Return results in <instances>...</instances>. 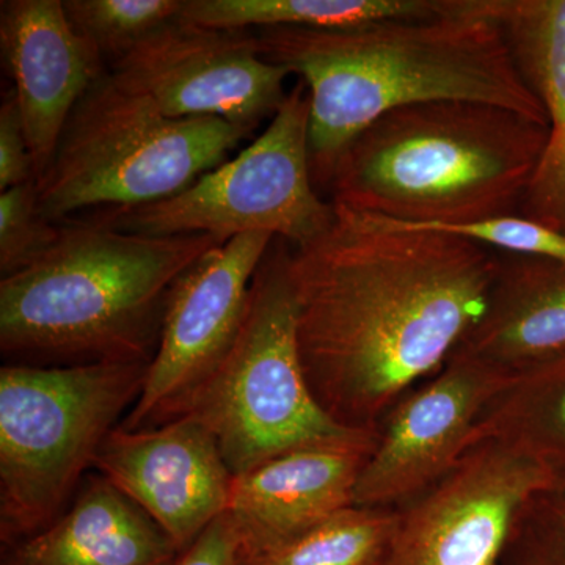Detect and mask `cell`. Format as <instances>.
I'll list each match as a JSON object with an SVG mask.
<instances>
[{
    "label": "cell",
    "mask_w": 565,
    "mask_h": 565,
    "mask_svg": "<svg viewBox=\"0 0 565 565\" xmlns=\"http://www.w3.org/2000/svg\"><path fill=\"white\" fill-rule=\"evenodd\" d=\"M310 95L302 81L288 93L269 126L236 158L188 189L145 206L99 212L93 225L141 236L210 234L222 243L250 233L280 237L294 248L313 243L332 225L310 169Z\"/></svg>",
    "instance_id": "8"
},
{
    "label": "cell",
    "mask_w": 565,
    "mask_h": 565,
    "mask_svg": "<svg viewBox=\"0 0 565 565\" xmlns=\"http://www.w3.org/2000/svg\"><path fill=\"white\" fill-rule=\"evenodd\" d=\"M222 241L152 237L93 223L62 226L54 245L0 280V351L10 364L151 362L182 275Z\"/></svg>",
    "instance_id": "3"
},
{
    "label": "cell",
    "mask_w": 565,
    "mask_h": 565,
    "mask_svg": "<svg viewBox=\"0 0 565 565\" xmlns=\"http://www.w3.org/2000/svg\"><path fill=\"white\" fill-rule=\"evenodd\" d=\"M377 433L345 444L311 446L234 478L228 514L239 550L266 548L353 505L356 479Z\"/></svg>",
    "instance_id": "15"
},
{
    "label": "cell",
    "mask_w": 565,
    "mask_h": 565,
    "mask_svg": "<svg viewBox=\"0 0 565 565\" xmlns=\"http://www.w3.org/2000/svg\"><path fill=\"white\" fill-rule=\"evenodd\" d=\"M332 204L327 232L291 247L300 360L330 418L377 433L484 313L501 253Z\"/></svg>",
    "instance_id": "1"
},
{
    "label": "cell",
    "mask_w": 565,
    "mask_h": 565,
    "mask_svg": "<svg viewBox=\"0 0 565 565\" xmlns=\"http://www.w3.org/2000/svg\"><path fill=\"white\" fill-rule=\"evenodd\" d=\"M107 70L166 117H215L256 129L288 98L291 74L264 61L252 31H218L180 18Z\"/></svg>",
    "instance_id": "10"
},
{
    "label": "cell",
    "mask_w": 565,
    "mask_h": 565,
    "mask_svg": "<svg viewBox=\"0 0 565 565\" xmlns=\"http://www.w3.org/2000/svg\"><path fill=\"white\" fill-rule=\"evenodd\" d=\"M264 61L297 74L310 95V169L327 189L334 166L386 111L435 102L493 104L546 126L500 25L441 0L430 18L355 28L252 31Z\"/></svg>",
    "instance_id": "2"
},
{
    "label": "cell",
    "mask_w": 565,
    "mask_h": 565,
    "mask_svg": "<svg viewBox=\"0 0 565 565\" xmlns=\"http://www.w3.org/2000/svg\"><path fill=\"white\" fill-rule=\"evenodd\" d=\"M71 28L109 66L180 18L184 0H63Z\"/></svg>",
    "instance_id": "22"
},
{
    "label": "cell",
    "mask_w": 565,
    "mask_h": 565,
    "mask_svg": "<svg viewBox=\"0 0 565 565\" xmlns=\"http://www.w3.org/2000/svg\"><path fill=\"white\" fill-rule=\"evenodd\" d=\"M178 555L162 527L96 473L54 523L3 548L2 565H170Z\"/></svg>",
    "instance_id": "18"
},
{
    "label": "cell",
    "mask_w": 565,
    "mask_h": 565,
    "mask_svg": "<svg viewBox=\"0 0 565 565\" xmlns=\"http://www.w3.org/2000/svg\"><path fill=\"white\" fill-rule=\"evenodd\" d=\"M239 539L228 514H223L170 565H237Z\"/></svg>",
    "instance_id": "26"
},
{
    "label": "cell",
    "mask_w": 565,
    "mask_h": 565,
    "mask_svg": "<svg viewBox=\"0 0 565 565\" xmlns=\"http://www.w3.org/2000/svg\"><path fill=\"white\" fill-rule=\"evenodd\" d=\"M397 520V509L351 505L278 544L239 550L237 565H382Z\"/></svg>",
    "instance_id": "21"
},
{
    "label": "cell",
    "mask_w": 565,
    "mask_h": 565,
    "mask_svg": "<svg viewBox=\"0 0 565 565\" xmlns=\"http://www.w3.org/2000/svg\"><path fill=\"white\" fill-rule=\"evenodd\" d=\"M452 355L511 377L564 356L565 263L501 253L484 313Z\"/></svg>",
    "instance_id": "17"
},
{
    "label": "cell",
    "mask_w": 565,
    "mask_h": 565,
    "mask_svg": "<svg viewBox=\"0 0 565 565\" xmlns=\"http://www.w3.org/2000/svg\"><path fill=\"white\" fill-rule=\"evenodd\" d=\"M93 468L147 512L180 553L232 500L234 476L217 440L189 415L134 433L118 426Z\"/></svg>",
    "instance_id": "13"
},
{
    "label": "cell",
    "mask_w": 565,
    "mask_h": 565,
    "mask_svg": "<svg viewBox=\"0 0 565 565\" xmlns=\"http://www.w3.org/2000/svg\"><path fill=\"white\" fill-rule=\"evenodd\" d=\"M0 47L36 181L50 167L71 114L107 65L71 28L63 0H3Z\"/></svg>",
    "instance_id": "14"
},
{
    "label": "cell",
    "mask_w": 565,
    "mask_h": 565,
    "mask_svg": "<svg viewBox=\"0 0 565 565\" xmlns=\"http://www.w3.org/2000/svg\"><path fill=\"white\" fill-rule=\"evenodd\" d=\"M498 565H565V484L548 487L527 501Z\"/></svg>",
    "instance_id": "23"
},
{
    "label": "cell",
    "mask_w": 565,
    "mask_h": 565,
    "mask_svg": "<svg viewBox=\"0 0 565 565\" xmlns=\"http://www.w3.org/2000/svg\"><path fill=\"white\" fill-rule=\"evenodd\" d=\"M35 181V170L14 92L0 106V192Z\"/></svg>",
    "instance_id": "25"
},
{
    "label": "cell",
    "mask_w": 565,
    "mask_h": 565,
    "mask_svg": "<svg viewBox=\"0 0 565 565\" xmlns=\"http://www.w3.org/2000/svg\"><path fill=\"white\" fill-rule=\"evenodd\" d=\"M546 136L493 104H412L348 145L326 191L340 206L422 228L519 215Z\"/></svg>",
    "instance_id": "4"
},
{
    "label": "cell",
    "mask_w": 565,
    "mask_h": 565,
    "mask_svg": "<svg viewBox=\"0 0 565 565\" xmlns=\"http://www.w3.org/2000/svg\"><path fill=\"white\" fill-rule=\"evenodd\" d=\"M482 441L514 449L565 484V355L512 375L486 405L467 448Z\"/></svg>",
    "instance_id": "19"
},
{
    "label": "cell",
    "mask_w": 565,
    "mask_h": 565,
    "mask_svg": "<svg viewBox=\"0 0 565 565\" xmlns=\"http://www.w3.org/2000/svg\"><path fill=\"white\" fill-rule=\"evenodd\" d=\"M440 13L441 0H184L180 20L218 31H258L355 28Z\"/></svg>",
    "instance_id": "20"
},
{
    "label": "cell",
    "mask_w": 565,
    "mask_h": 565,
    "mask_svg": "<svg viewBox=\"0 0 565 565\" xmlns=\"http://www.w3.org/2000/svg\"><path fill=\"white\" fill-rule=\"evenodd\" d=\"M556 484L514 449L482 441L437 484L397 509L382 565H498L527 501Z\"/></svg>",
    "instance_id": "11"
},
{
    "label": "cell",
    "mask_w": 565,
    "mask_h": 565,
    "mask_svg": "<svg viewBox=\"0 0 565 565\" xmlns=\"http://www.w3.org/2000/svg\"><path fill=\"white\" fill-rule=\"evenodd\" d=\"M511 375L463 356L401 397L377 427L353 505L399 509L444 479L467 452L486 405Z\"/></svg>",
    "instance_id": "12"
},
{
    "label": "cell",
    "mask_w": 565,
    "mask_h": 565,
    "mask_svg": "<svg viewBox=\"0 0 565 565\" xmlns=\"http://www.w3.org/2000/svg\"><path fill=\"white\" fill-rule=\"evenodd\" d=\"M250 233L217 245L174 285L158 351L121 429H150L181 415L189 397L228 353L247 313L256 270L273 245Z\"/></svg>",
    "instance_id": "9"
},
{
    "label": "cell",
    "mask_w": 565,
    "mask_h": 565,
    "mask_svg": "<svg viewBox=\"0 0 565 565\" xmlns=\"http://www.w3.org/2000/svg\"><path fill=\"white\" fill-rule=\"evenodd\" d=\"M62 226L40 212L36 181L0 192V275L20 273L50 250Z\"/></svg>",
    "instance_id": "24"
},
{
    "label": "cell",
    "mask_w": 565,
    "mask_h": 565,
    "mask_svg": "<svg viewBox=\"0 0 565 565\" xmlns=\"http://www.w3.org/2000/svg\"><path fill=\"white\" fill-rule=\"evenodd\" d=\"M463 6L500 25L545 110L548 136L519 215L565 234V0H463Z\"/></svg>",
    "instance_id": "16"
},
{
    "label": "cell",
    "mask_w": 565,
    "mask_h": 565,
    "mask_svg": "<svg viewBox=\"0 0 565 565\" xmlns=\"http://www.w3.org/2000/svg\"><path fill=\"white\" fill-rule=\"evenodd\" d=\"M253 131L215 117H166L107 70L82 96L36 180L40 212L57 225L92 207L172 199L228 161Z\"/></svg>",
    "instance_id": "5"
},
{
    "label": "cell",
    "mask_w": 565,
    "mask_h": 565,
    "mask_svg": "<svg viewBox=\"0 0 565 565\" xmlns=\"http://www.w3.org/2000/svg\"><path fill=\"white\" fill-rule=\"evenodd\" d=\"M151 362L0 370L3 548L54 523L106 438L139 399Z\"/></svg>",
    "instance_id": "6"
},
{
    "label": "cell",
    "mask_w": 565,
    "mask_h": 565,
    "mask_svg": "<svg viewBox=\"0 0 565 565\" xmlns=\"http://www.w3.org/2000/svg\"><path fill=\"white\" fill-rule=\"evenodd\" d=\"M289 259L291 245L275 237L253 278L236 340L180 415L211 430L234 478L296 449L375 434L341 426L311 393L297 341Z\"/></svg>",
    "instance_id": "7"
}]
</instances>
